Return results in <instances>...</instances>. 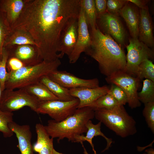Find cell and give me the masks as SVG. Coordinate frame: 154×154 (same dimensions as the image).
Here are the masks:
<instances>
[{
	"label": "cell",
	"mask_w": 154,
	"mask_h": 154,
	"mask_svg": "<svg viewBox=\"0 0 154 154\" xmlns=\"http://www.w3.org/2000/svg\"><path fill=\"white\" fill-rule=\"evenodd\" d=\"M80 0H26L12 29L28 32L36 44L42 61L59 59L61 35L68 23L78 17Z\"/></svg>",
	"instance_id": "obj_1"
},
{
	"label": "cell",
	"mask_w": 154,
	"mask_h": 154,
	"mask_svg": "<svg viewBox=\"0 0 154 154\" xmlns=\"http://www.w3.org/2000/svg\"><path fill=\"white\" fill-rule=\"evenodd\" d=\"M91 36L90 45L85 52L98 62L101 72L108 77L124 72L126 56L122 47L97 27Z\"/></svg>",
	"instance_id": "obj_2"
},
{
	"label": "cell",
	"mask_w": 154,
	"mask_h": 154,
	"mask_svg": "<svg viewBox=\"0 0 154 154\" xmlns=\"http://www.w3.org/2000/svg\"><path fill=\"white\" fill-rule=\"evenodd\" d=\"M94 115V111L89 107L77 108L73 115L62 121L48 120L44 127L51 138H57L58 143L64 138L74 142L76 135L87 132V123Z\"/></svg>",
	"instance_id": "obj_3"
},
{
	"label": "cell",
	"mask_w": 154,
	"mask_h": 154,
	"mask_svg": "<svg viewBox=\"0 0 154 154\" xmlns=\"http://www.w3.org/2000/svg\"><path fill=\"white\" fill-rule=\"evenodd\" d=\"M61 64L59 59L50 61H43L34 65L24 66L17 70L8 72L5 89L24 88L39 82L42 76L58 70Z\"/></svg>",
	"instance_id": "obj_4"
},
{
	"label": "cell",
	"mask_w": 154,
	"mask_h": 154,
	"mask_svg": "<svg viewBox=\"0 0 154 154\" xmlns=\"http://www.w3.org/2000/svg\"><path fill=\"white\" fill-rule=\"evenodd\" d=\"M94 112L96 119L121 137L134 135L137 132L135 120L123 105H118L111 109H98Z\"/></svg>",
	"instance_id": "obj_5"
},
{
	"label": "cell",
	"mask_w": 154,
	"mask_h": 154,
	"mask_svg": "<svg viewBox=\"0 0 154 154\" xmlns=\"http://www.w3.org/2000/svg\"><path fill=\"white\" fill-rule=\"evenodd\" d=\"M40 102L24 88L16 90L5 89L2 92L0 109L3 111L13 112L28 106L36 112Z\"/></svg>",
	"instance_id": "obj_6"
},
{
	"label": "cell",
	"mask_w": 154,
	"mask_h": 154,
	"mask_svg": "<svg viewBox=\"0 0 154 154\" xmlns=\"http://www.w3.org/2000/svg\"><path fill=\"white\" fill-rule=\"evenodd\" d=\"M126 48L127 53L124 72L136 77L139 64L145 59H153V52L138 38L130 39Z\"/></svg>",
	"instance_id": "obj_7"
},
{
	"label": "cell",
	"mask_w": 154,
	"mask_h": 154,
	"mask_svg": "<svg viewBox=\"0 0 154 154\" xmlns=\"http://www.w3.org/2000/svg\"><path fill=\"white\" fill-rule=\"evenodd\" d=\"M79 102L77 98L67 101L59 100L40 101L36 113L47 114L52 119L60 121L74 114Z\"/></svg>",
	"instance_id": "obj_8"
},
{
	"label": "cell",
	"mask_w": 154,
	"mask_h": 154,
	"mask_svg": "<svg viewBox=\"0 0 154 154\" xmlns=\"http://www.w3.org/2000/svg\"><path fill=\"white\" fill-rule=\"evenodd\" d=\"M106 80L108 83L118 86L123 90L127 96V103L131 108H135L141 106L137 92L140 81L136 77L123 72L106 77Z\"/></svg>",
	"instance_id": "obj_9"
},
{
	"label": "cell",
	"mask_w": 154,
	"mask_h": 154,
	"mask_svg": "<svg viewBox=\"0 0 154 154\" xmlns=\"http://www.w3.org/2000/svg\"><path fill=\"white\" fill-rule=\"evenodd\" d=\"M97 27L103 34L110 36L122 47L125 44L126 34L118 16L107 12L98 17Z\"/></svg>",
	"instance_id": "obj_10"
},
{
	"label": "cell",
	"mask_w": 154,
	"mask_h": 154,
	"mask_svg": "<svg viewBox=\"0 0 154 154\" xmlns=\"http://www.w3.org/2000/svg\"><path fill=\"white\" fill-rule=\"evenodd\" d=\"M88 26L84 12L81 6L78 19L77 40L72 52L68 57L70 64L75 63L81 54L83 52H85L90 45L91 38Z\"/></svg>",
	"instance_id": "obj_11"
},
{
	"label": "cell",
	"mask_w": 154,
	"mask_h": 154,
	"mask_svg": "<svg viewBox=\"0 0 154 154\" xmlns=\"http://www.w3.org/2000/svg\"><path fill=\"white\" fill-rule=\"evenodd\" d=\"M48 76L54 81L68 89L80 87L95 88L99 86V81L97 78L82 79L66 71L57 70Z\"/></svg>",
	"instance_id": "obj_12"
},
{
	"label": "cell",
	"mask_w": 154,
	"mask_h": 154,
	"mask_svg": "<svg viewBox=\"0 0 154 154\" xmlns=\"http://www.w3.org/2000/svg\"><path fill=\"white\" fill-rule=\"evenodd\" d=\"M4 48L8 51V58H15L21 61L25 66L34 65L43 61L35 46L25 44L13 45Z\"/></svg>",
	"instance_id": "obj_13"
},
{
	"label": "cell",
	"mask_w": 154,
	"mask_h": 154,
	"mask_svg": "<svg viewBox=\"0 0 154 154\" xmlns=\"http://www.w3.org/2000/svg\"><path fill=\"white\" fill-rule=\"evenodd\" d=\"M78 17L71 20L62 33L58 48L61 58L64 54L69 56L76 45L78 35Z\"/></svg>",
	"instance_id": "obj_14"
},
{
	"label": "cell",
	"mask_w": 154,
	"mask_h": 154,
	"mask_svg": "<svg viewBox=\"0 0 154 154\" xmlns=\"http://www.w3.org/2000/svg\"><path fill=\"white\" fill-rule=\"evenodd\" d=\"M109 88L106 85L95 88L80 87L69 89L73 97L79 101L77 108L86 107L101 96L107 94Z\"/></svg>",
	"instance_id": "obj_15"
},
{
	"label": "cell",
	"mask_w": 154,
	"mask_h": 154,
	"mask_svg": "<svg viewBox=\"0 0 154 154\" xmlns=\"http://www.w3.org/2000/svg\"><path fill=\"white\" fill-rule=\"evenodd\" d=\"M8 127L17 139L18 146L21 154H34L30 126L28 125H20L13 121L9 123Z\"/></svg>",
	"instance_id": "obj_16"
},
{
	"label": "cell",
	"mask_w": 154,
	"mask_h": 154,
	"mask_svg": "<svg viewBox=\"0 0 154 154\" xmlns=\"http://www.w3.org/2000/svg\"><path fill=\"white\" fill-rule=\"evenodd\" d=\"M139 40L150 48L154 46V39L151 18L148 9H140Z\"/></svg>",
	"instance_id": "obj_17"
},
{
	"label": "cell",
	"mask_w": 154,
	"mask_h": 154,
	"mask_svg": "<svg viewBox=\"0 0 154 154\" xmlns=\"http://www.w3.org/2000/svg\"><path fill=\"white\" fill-rule=\"evenodd\" d=\"M26 0H0V11L3 14L11 27L17 20Z\"/></svg>",
	"instance_id": "obj_18"
},
{
	"label": "cell",
	"mask_w": 154,
	"mask_h": 154,
	"mask_svg": "<svg viewBox=\"0 0 154 154\" xmlns=\"http://www.w3.org/2000/svg\"><path fill=\"white\" fill-rule=\"evenodd\" d=\"M102 123L99 122L96 124H94L91 120H89L87 123L86 127L88 130L86 136L83 134L76 135L75 137L74 142L83 143V142L87 141L91 145L94 154H96L94 149V145L92 143V139L94 137L101 136L103 137L107 142L106 147L102 152L108 149L111 146L113 141L111 138L107 137L101 131V126Z\"/></svg>",
	"instance_id": "obj_19"
},
{
	"label": "cell",
	"mask_w": 154,
	"mask_h": 154,
	"mask_svg": "<svg viewBox=\"0 0 154 154\" xmlns=\"http://www.w3.org/2000/svg\"><path fill=\"white\" fill-rule=\"evenodd\" d=\"M125 20L132 38H138L140 15L131 5L126 3L119 12Z\"/></svg>",
	"instance_id": "obj_20"
},
{
	"label": "cell",
	"mask_w": 154,
	"mask_h": 154,
	"mask_svg": "<svg viewBox=\"0 0 154 154\" xmlns=\"http://www.w3.org/2000/svg\"><path fill=\"white\" fill-rule=\"evenodd\" d=\"M39 82L44 85L59 100L69 101L74 98L70 95L69 89L66 88L51 79L48 75L42 77Z\"/></svg>",
	"instance_id": "obj_21"
},
{
	"label": "cell",
	"mask_w": 154,
	"mask_h": 154,
	"mask_svg": "<svg viewBox=\"0 0 154 154\" xmlns=\"http://www.w3.org/2000/svg\"><path fill=\"white\" fill-rule=\"evenodd\" d=\"M29 44L36 47V44L32 37L27 32L18 29H12L7 38L4 47L15 45Z\"/></svg>",
	"instance_id": "obj_22"
},
{
	"label": "cell",
	"mask_w": 154,
	"mask_h": 154,
	"mask_svg": "<svg viewBox=\"0 0 154 154\" xmlns=\"http://www.w3.org/2000/svg\"><path fill=\"white\" fill-rule=\"evenodd\" d=\"M24 88L40 101L59 100L44 85L40 82Z\"/></svg>",
	"instance_id": "obj_23"
},
{
	"label": "cell",
	"mask_w": 154,
	"mask_h": 154,
	"mask_svg": "<svg viewBox=\"0 0 154 154\" xmlns=\"http://www.w3.org/2000/svg\"><path fill=\"white\" fill-rule=\"evenodd\" d=\"M81 6L84 12L88 25L93 31L97 27V15L94 0H80Z\"/></svg>",
	"instance_id": "obj_24"
},
{
	"label": "cell",
	"mask_w": 154,
	"mask_h": 154,
	"mask_svg": "<svg viewBox=\"0 0 154 154\" xmlns=\"http://www.w3.org/2000/svg\"><path fill=\"white\" fill-rule=\"evenodd\" d=\"M35 131L37 135V140L33 146V151L38 153L53 139L50 137L44 126L40 123L36 124Z\"/></svg>",
	"instance_id": "obj_25"
},
{
	"label": "cell",
	"mask_w": 154,
	"mask_h": 154,
	"mask_svg": "<svg viewBox=\"0 0 154 154\" xmlns=\"http://www.w3.org/2000/svg\"><path fill=\"white\" fill-rule=\"evenodd\" d=\"M138 98L144 104L154 102V82L145 79L143 80L141 90L138 93Z\"/></svg>",
	"instance_id": "obj_26"
},
{
	"label": "cell",
	"mask_w": 154,
	"mask_h": 154,
	"mask_svg": "<svg viewBox=\"0 0 154 154\" xmlns=\"http://www.w3.org/2000/svg\"><path fill=\"white\" fill-rule=\"evenodd\" d=\"M120 105L116 100L108 94L102 96L87 106L94 111L100 109H111Z\"/></svg>",
	"instance_id": "obj_27"
},
{
	"label": "cell",
	"mask_w": 154,
	"mask_h": 154,
	"mask_svg": "<svg viewBox=\"0 0 154 154\" xmlns=\"http://www.w3.org/2000/svg\"><path fill=\"white\" fill-rule=\"evenodd\" d=\"M136 77L140 81L147 79L154 82V65L151 60L145 59L139 64Z\"/></svg>",
	"instance_id": "obj_28"
},
{
	"label": "cell",
	"mask_w": 154,
	"mask_h": 154,
	"mask_svg": "<svg viewBox=\"0 0 154 154\" xmlns=\"http://www.w3.org/2000/svg\"><path fill=\"white\" fill-rule=\"evenodd\" d=\"M13 112L3 111L0 109V132L5 137H11L14 133L8 127L9 123L13 120Z\"/></svg>",
	"instance_id": "obj_29"
},
{
	"label": "cell",
	"mask_w": 154,
	"mask_h": 154,
	"mask_svg": "<svg viewBox=\"0 0 154 154\" xmlns=\"http://www.w3.org/2000/svg\"><path fill=\"white\" fill-rule=\"evenodd\" d=\"M12 30L11 26L3 14L0 11V61L5 41Z\"/></svg>",
	"instance_id": "obj_30"
},
{
	"label": "cell",
	"mask_w": 154,
	"mask_h": 154,
	"mask_svg": "<svg viewBox=\"0 0 154 154\" xmlns=\"http://www.w3.org/2000/svg\"><path fill=\"white\" fill-rule=\"evenodd\" d=\"M108 94L114 98L120 105L124 106L127 103V96L125 92L116 84H111Z\"/></svg>",
	"instance_id": "obj_31"
},
{
	"label": "cell",
	"mask_w": 154,
	"mask_h": 154,
	"mask_svg": "<svg viewBox=\"0 0 154 154\" xmlns=\"http://www.w3.org/2000/svg\"><path fill=\"white\" fill-rule=\"evenodd\" d=\"M8 58V51L4 47L2 59L0 61V84L3 91L5 89V84L9 74L6 70L7 63Z\"/></svg>",
	"instance_id": "obj_32"
},
{
	"label": "cell",
	"mask_w": 154,
	"mask_h": 154,
	"mask_svg": "<svg viewBox=\"0 0 154 154\" xmlns=\"http://www.w3.org/2000/svg\"><path fill=\"white\" fill-rule=\"evenodd\" d=\"M143 114L148 127L154 133V102L144 104Z\"/></svg>",
	"instance_id": "obj_33"
},
{
	"label": "cell",
	"mask_w": 154,
	"mask_h": 154,
	"mask_svg": "<svg viewBox=\"0 0 154 154\" xmlns=\"http://www.w3.org/2000/svg\"><path fill=\"white\" fill-rule=\"evenodd\" d=\"M129 2L126 0H108L107 1L106 12L118 16L124 5Z\"/></svg>",
	"instance_id": "obj_34"
},
{
	"label": "cell",
	"mask_w": 154,
	"mask_h": 154,
	"mask_svg": "<svg viewBox=\"0 0 154 154\" xmlns=\"http://www.w3.org/2000/svg\"><path fill=\"white\" fill-rule=\"evenodd\" d=\"M24 66L23 64L18 59L14 57L8 58L6 65L8 72L17 70Z\"/></svg>",
	"instance_id": "obj_35"
},
{
	"label": "cell",
	"mask_w": 154,
	"mask_h": 154,
	"mask_svg": "<svg viewBox=\"0 0 154 154\" xmlns=\"http://www.w3.org/2000/svg\"><path fill=\"white\" fill-rule=\"evenodd\" d=\"M106 0H94L97 18L106 12Z\"/></svg>",
	"instance_id": "obj_36"
},
{
	"label": "cell",
	"mask_w": 154,
	"mask_h": 154,
	"mask_svg": "<svg viewBox=\"0 0 154 154\" xmlns=\"http://www.w3.org/2000/svg\"><path fill=\"white\" fill-rule=\"evenodd\" d=\"M53 139L52 140L38 153V154H52L54 149L53 145Z\"/></svg>",
	"instance_id": "obj_37"
},
{
	"label": "cell",
	"mask_w": 154,
	"mask_h": 154,
	"mask_svg": "<svg viewBox=\"0 0 154 154\" xmlns=\"http://www.w3.org/2000/svg\"><path fill=\"white\" fill-rule=\"evenodd\" d=\"M128 1L132 2L136 5L140 9H147L146 5V3L144 1L140 0H128Z\"/></svg>",
	"instance_id": "obj_38"
},
{
	"label": "cell",
	"mask_w": 154,
	"mask_h": 154,
	"mask_svg": "<svg viewBox=\"0 0 154 154\" xmlns=\"http://www.w3.org/2000/svg\"><path fill=\"white\" fill-rule=\"evenodd\" d=\"M145 151L147 154H154V149L152 148L147 150Z\"/></svg>",
	"instance_id": "obj_39"
},
{
	"label": "cell",
	"mask_w": 154,
	"mask_h": 154,
	"mask_svg": "<svg viewBox=\"0 0 154 154\" xmlns=\"http://www.w3.org/2000/svg\"><path fill=\"white\" fill-rule=\"evenodd\" d=\"M52 154H64L62 153H60L56 151L54 149H53L52 152Z\"/></svg>",
	"instance_id": "obj_40"
},
{
	"label": "cell",
	"mask_w": 154,
	"mask_h": 154,
	"mask_svg": "<svg viewBox=\"0 0 154 154\" xmlns=\"http://www.w3.org/2000/svg\"><path fill=\"white\" fill-rule=\"evenodd\" d=\"M2 92L3 91L2 90L1 86L0 84V103L1 99Z\"/></svg>",
	"instance_id": "obj_41"
}]
</instances>
